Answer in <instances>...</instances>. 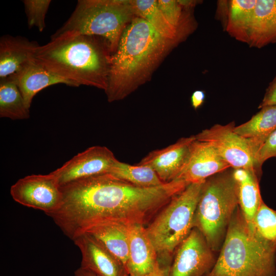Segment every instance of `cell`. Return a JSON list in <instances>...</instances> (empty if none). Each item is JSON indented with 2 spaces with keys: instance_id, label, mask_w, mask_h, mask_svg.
I'll return each instance as SVG.
<instances>
[{
  "instance_id": "4fadbf2b",
  "label": "cell",
  "mask_w": 276,
  "mask_h": 276,
  "mask_svg": "<svg viewBox=\"0 0 276 276\" xmlns=\"http://www.w3.org/2000/svg\"><path fill=\"white\" fill-rule=\"evenodd\" d=\"M73 241L81 252V267L99 276H129L122 263L91 236L82 233Z\"/></svg>"
},
{
  "instance_id": "ac0fdd59",
  "label": "cell",
  "mask_w": 276,
  "mask_h": 276,
  "mask_svg": "<svg viewBox=\"0 0 276 276\" xmlns=\"http://www.w3.org/2000/svg\"><path fill=\"white\" fill-rule=\"evenodd\" d=\"M127 226L115 222H103L87 227L81 234L86 233L97 239L126 269L129 257Z\"/></svg>"
},
{
  "instance_id": "6da1fadb",
  "label": "cell",
  "mask_w": 276,
  "mask_h": 276,
  "mask_svg": "<svg viewBox=\"0 0 276 276\" xmlns=\"http://www.w3.org/2000/svg\"><path fill=\"white\" fill-rule=\"evenodd\" d=\"M189 184L175 179L158 186L142 187L102 174L61 186V204L48 215L72 240L98 223L145 225Z\"/></svg>"
},
{
  "instance_id": "603a6c76",
  "label": "cell",
  "mask_w": 276,
  "mask_h": 276,
  "mask_svg": "<svg viewBox=\"0 0 276 276\" xmlns=\"http://www.w3.org/2000/svg\"><path fill=\"white\" fill-rule=\"evenodd\" d=\"M130 2L135 16L145 20L164 37L181 41L189 32L171 25L158 8L157 0H130Z\"/></svg>"
},
{
  "instance_id": "44dd1931",
  "label": "cell",
  "mask_w": 276,
  "mask_h": 276,
  "mask_svg": "<svg viewBox=\"0 0 276 276\" xmlns=\"http://www.w3.org/2000/svg\"><path fill=\"white\" fill-rule=\"evenodd\" d=\"M238 186L239 206L250 230L254 217L263 201L259 188L260 178L244 169H233Z\"/></svg>"
},
{
  "instance_id": "5bb4252c",
  "label": "cell",
  "mask_w": 276,
  "mask_h": 276,
  "mask_svg": "<svg viewBox=\"0 0 276 276\" xmlns=\"http://www.w3.org/2000/svg\"><path fill=\"white\" fill-rule=\"evenodd\" d=\"M195 135L181 137L165 148L153 150L143 157L138 165H147L156 173L164 183L176 179L188 158Z\"/></svg>"
},
{
  "instance_id": "ba28073f",
  "label": "cell",
  "mask_w": 276,
  "mask_h": 276,
  "mask_svg": "<svg viewBox=\"0 0 276 276\" xmlns=\"http://www.w3.org/2000/svg\"><path fill=\"white\" fill-rule=\"evenodd\" d=\"M235 122L215 124L195 135L196 140L210 144L219 155L233 169H244L260 178L254 156L246 140L234 131Z\"/></svg>"
},
{
  "instance_id": "2e32d148",
  "label": "cell",
  "mask_w": 276,
  "mask_h": 276,
  "mask_svg": "<svg viewBox=\"0 0 276 276\" xmlns=\"http://www.w3.org/2000/svg\"><path fill=\"white\" fill-rule=\"evenodd\" d=\"M10 76L18 86L25 104L29 109L33 98L42 89L57 84L70 86L67 81L49 71L33 58Z\"/></svg>"
},
{
  "instance_id": "8992f818",
  "label": "cell",
  "mask_w": 276,
  "mask_h": 276,
  "mask_svg": "<svg viewBox=\"0 0 276 276\" xmlns=\"http://www.w3.org/2000/svg\"><path fill=\"white\" fill-rule=\"evenodd\" d=\"M204 181L189 183L146 227L160 265L170 266L173 253L193 228L195 213Z\"/></svg>"
},
{
  "instance_id": "5b68a950",
  "label": "cell",
  "mask_w": 276,
  "mask_h": 276,
  "mask_svg": "<svg viewBox=\"0 0 276 276\" xmlns=\"http://www.w3.org/2000/svg\"><path fill=\"white\" fill-rule=\"evenodd\" d=\"M238 205V186L233 168L204 181L195 213L193 228L201 233L214 252L220 251Z\"/></svg>"
},
{
  "instance_id": "7a4b0ae2",
  "label": "cell",
  "mask_w": 276,
  "mask_h": 276,
  "mask_svg": "<svg viewBox=\"0 0 276 276\" xmlns=\"http://www.w3.org/2000/svg\"><path fill=\"white\" fill-rule=\"evenodd\" d=\"M180 40L162 36L144 19L135 17L124 29L111 55L107 101L122 100L149 81Z\"/></svg>"
},
{
  "instance_id": "d6986e66",
  "label": "cell",
  "mask_w": 276,
  "mask_h": 276,
  "mask_svg": "<svg viewBox=\"0 0 276 276\" xmlns=\"http://www.w3.org/2000/svg\"><path fill=\"white\" fill-rule=\"evenodd\" d=\"M276 42V0H257L249 34L250 47Z\"/></svg>"
},
{
  "instance_id": "484cf974",
  "label": "cell",
  "mask_w": 276,
  "mask_h": 276,
  "mask_svg": "<svg viewBox=\"0 0 276 276\" xmlns=\"http://www.w3.org/2000/svg\"><path fill=\"white\" fill-rule=\"evenodd\" d=\"M108 173L119 179L142 187H153L165 183L150 166L131 165L118 159L114 163Z\"/></svg>"
},
{
  "instance_id": "9a60e30c",
  "label": "cell",
  "mask_w": 276,
  "mask_h": 276,
  "mask_svg": "<svg viewBox=\"0 0 276 276\" xmlns=\"http://www.w3.org/2000/svg\"><path fill=\"white\" fill-rule=\"evenodd\" d=\"M129 257L126 270L129 275L150 274L158 262L157 252L145 225H128Z\"/></svg>"
},
{
  "instance_id": "e0dca14e",
  "label": "cell",
  "mask_w": 276,
  "mask_h": 276,
  "mask_svg": "<svg viewBox=\"0 0 276 276\" xmlns=\"http://www.w3.org/2000/svg\"><path fill=\"white\" fill-rule=\"evenodd\" d=\"M39 45L36 42L22 36H2L0 39V79L17 72L33 58Z\"/></svg>"
},
{
  "instance_id": "277c9868",
  "label": "cell",
  "mask_w": 276,
  "mask_h": 276,
  "mask_svg": "<svg viewBox=\"0 0 276 276\" xmlns=\"http://www.w3.org/2000/svg\"><path fill=\"white\" fill-rule=\"evenodd\" d=\"M219 251L208 276H276V254L256 241L239 205Z\"/></svg>"
},
{
  "instance_id": "83f0119b",
  "label": "cell",
  "mask_w": 276,
  "mask_h": 276,
  "mask_svg": "<svg viewBox=\"0 0 276 276\" xmlns=\"http://www.w3.org/2000/svg\"><path fill=\"white\" fill-rule=\"evenodd\" d=\"M25 11L29 28L36 27L39 32L45 28V18L50 0H24Z\"/></svg>"
},
{
  "instance_id": "f1b7e54d",
  "label": "cell",
  "mask_w": 276,
  "mask_h": 276,
  "mask_svg": "<svg viewBox=\"0 0 276 276\" xmlns=\"http://www.w3.org/2000/svg\"><path fill=\"white\" fill-rule=\"evenodd\" d=\"M271 157H276V129L263 144L255 158L256 169L261 176L263 164Z\"/></svg>"
},
{
  "instance_id": "7402d4cb",
  "label": "cell",
  "mask_w": 276,
  "mask_h": 276,
  "mask_svg": "<svg viewBox=\"0 0 276 276\" xmlns=\"http://www.w3.org/2000/svg\"><path fill=\"white\" fill-rule=\"evenodd\" d=\"M257 0L227 1L225 30L236 40L248 43Z\"/></svg>"
},
{
  "instance_id": "4316f807",
  "label": "cell",
  "mask_w": 276,
  "mask_h": 276,
  "mask_svg": "<svg viewBox=\"0 0 276 276\" xmlns=\"http://www.w3.org/2000/svg\"><path fill=\"white\" fill-rule=\"evenodd\" d=\"M158 8L168 22L178 30L190 31L188 29V14L183 12V8L178 1L157 0Z\"/></svg>"
},
{
  "instance_id": "4dcf8cb0",
  "label": "cell",
  "mask_w": 276,
  "mask_h": 276,
  "mask_svg": "<svg viewBox=\"0 0 276 276\" xmlns=\"http://www.w3.org/2000/svg\"><path fill=\"white\" fill-rule=\"evenodd\" d=\"M205 98V92L201 90L194 91L191 97V102L194 109L199 108L204 103Z\"/></svg>"
},
{
  "instance_id": "1f68e13d",
  "label": "cell",
  "mask_w": 276,
  "mask_h": 276,
  "mask_svg": "<svg viewBox=\"0 0 276 276\" xmlns=\"http://www.w3.org/2000/svg\"><path fill=\"white\" fill-rule=\"evenodd\" d=\"M169 268L162 266L158 261L150 276H168Z\"/></svg>"
},
{
  "instance_id": "ffe728a7",
  "label": "cell",
  "mask_w": 276,
  "mask_h": 276,
  "mask_svg": "<svg viewBox=\"0 0 276 276\" xmlns=\"http://www.w3.org/2000/svg\"><path fill=\"white\" fill-rule=\"evenodd\" d=\"M276 129V106H266L246 122L234 127V131L247 140L254 156Z\"/></svg>"
},
{
  "instance_id": "d4e9b609",
  "label": "cell",
  "mask_w": 276,
  "mask_h": 276,
  "mask_svg": "<svg viewBox=\"0 0 276 276\" xmlns=\"http://www.w3.org/2000/svg\"><path fill=\"white\" fill-rule=\"evenodd\" d=\"M256 241L265 249L276 254V210L262 201L250 230Z\"/></svg>"
},
{
  "instance_id": "7c38bea8",
  "label": "cell",
  "mask_w": 276,
  "mask_h": 276,
  "mask_svg": "<svg viewBox=\"0 0 276 276\" xmlns=\"http://www.w3.org/2000/svg\"><path fill=\"white\" fill-rule=\"evenodd\" d=\"M230 168L210 144L195 140L190 146L187 160L176 179L188 183L203 181Z\"/></svg>"
},
{
  "instance_id": "9c48e42d",
  "label": "cell",
  "mask_w": 276,
  "mask_h": 276,
  "mask_svg": "<svg viewBox=\"0 0 276 276\" xmlns=\"http://www.w3.org/2000/svg\"><path fill=\"white\" fill-rule=\"evenodd\" d=\"M10 194L16 202L43 211L47 215L56 211L62 199L61 187L52 172L18 179L11 187Z\"/></svg>"
},
{
  "instance_id": "836d02e7",
  "label": "cell",
  "mask_w": 276,
  "mask_h": 276,
  "mask_svg": "<svg viewBox=\"0 0 276 276\" xmlns=\"http://www.w3.org/2000/svg\"><path fill=\"white\" fill-rule=\"evenodd\" d=\"M129 276H133V275H129ZM147 276H150V275H147Z\"/></svg>"
},
{
  "instance_id": "30bf717a",
  "label": "cell",
  "mask_w": 276,
  "mask_h": 276,
  "mask_svg": "<svg viewBox=\"0 0 276 276\" xmlns=\"http://www.w3.org/2000/svg\"><path fill=\"white\" fill-rule=\"evenodd\" d=\"M175 251L168 276H208L217 258L203 235L195 227Z\"/></svg>"
},
{
  "instance_id": "3957f363",
  "label": "cell",
  "mask_w": 276,
  "mask_h": 276,
  "mask_svg": "<svg viewBox=\"0 0 276 276\" xmlns=\"http://www.w3.org/2000/svg\"><path fill=\"white\" fill-rule=\"evenodd\" d=\"M111 55L103 38L73 34L51 38L36 49L33 58L71 86L86 85L105 91Z\"/></svg>"
},
{
  "instance_id": "8fae6325",
  "label": "cell",
  "mask_w": 276,
  "mask_h": 276,
  "mask_svg": "<svg viewBox=\"0 0 276 276\" xmlns=\"http://www.w3.org/2000/svg\"><path fill=\"white\" fill-rule=\"evenodd\" d=\"M117 159L107 147H90L52 172L60 187L89 177L108 173Z\"/></svg>"
},
{
  "instance_id": "52a82bcc",
  "label": "cell",
  "mask_w": 276,
  "mask_h": 276,
  "mask_svg": "<svg viewBox=\"0 0 276 276\" xmlns=\"http://www.w3.org/2000/svg\"><path fill=\"white\" fill-rule=\"evenodd\" d=\"M135 17L130 0H79L51 38L73 34L99 36L107 41L112 54L124 29Z\"/></svg>"
},
{
  "instance_id": "d6a6232c",
  "label": "cell",
  "mask_w": 276,
  "mask_h": 276,
  "mask_svg": "<svg viewBox=\"0 0 276 276\" xmlns=\"http://www.w3.org/2000/svg\"><path fill=\"white\" fill-rule=\"evenodd\" d=\"M75 276H99L93 272L84 269L82 267H79L75 271Z\"/></svg>"
},
{
  "instance_id": "cb8c5ba5",
  "label": "cell",
  "mask_w": 276,
  "mask_h": 276,
  "mask_svg": "<svg viewBox=\"0 0 276 276\" xmlns=\"http://www.w3.org/2000/svg\"><path fill=\"white\" fill-rule=\"evenodd\" d=\"M0 117L12 120L30 118V109L10 76L0 79Z\"/></svg>"
},
{
  "instance_id": "f546056e",
  "label": "cell",
  "mask_w": 276,
  "mask_h": 276,
  "mask_svg": "<svg viewBox=\"0 0 276 276\" xmlns=\"http://www.w3.org/2000/svg\"><path fill=\"white\" fill-rule=\"evenodd\" d=\"M276 106V76L269 83L258 108L266 106Z\"/></svg>"
}]
</instances>
